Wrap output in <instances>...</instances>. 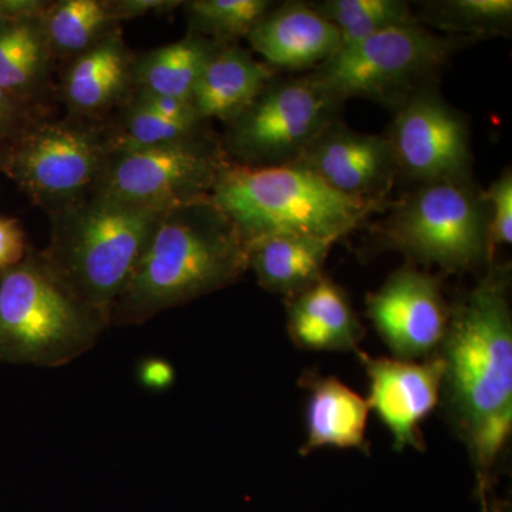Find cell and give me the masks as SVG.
I'll return each instance as SVG.
<instances>
[{
    "label": "cell",
    "instance_id": "6da1fadb",
    "mask_svg": "<svg viewBox=\"0 0 512 512\" xmlns=\"http://www.w3.org/2000/svg\"><path fill=\"white\" fill-rule=\"evenodd\" d=\"M510 271L491 266L476 288L450 309L439 355L451 419L470 451L481 500L512 431Z\"/></svg>",
    "mask_w": 512,
    "mask_h": 512
},
{
    "label": "cell",
    "instance_id": "7a4b0ae2",
    "mask_svg": "<svg viewBox=\"0 0 512 512\" xmlns=\"http://www.w3.org/2000/svg\"><path fill=\"white\" fill-rule=\"evenodd\" d=\"M248 249L234 222L211 197L168 208L146 251L111 306L110 325H141L237 282Z\"/></svg>",
    "mask_w": 512,
    "mask_h": 512
},
{
    "label": "cell",
    "instance_id": "3957f363",
    "mask_svg": "<svg viewBox=\"0 0 512 512\" xmlns=\"http://www.w3.org/2000/svg\"><path fill=\"white\" fill-rule=\"evenodd\" d=\"M168 208L90 192L49 212L50 242L42 254L64 284L110 319Z\"/></svg>",
    "mask_w": 512,
    "mask_h": 512
},
{
    "label": "cell",
    "instance_id": "277c9868",
    "mask_svg": "<svg viewBox=\"0 0 512 512\" xmlns=\"http://www.w3.org/2000/svg\"><path fill=\"white\" fill-rule=\"evenodd\" d=\"M211 200L234 222L245 244L275 234H305L339 241L375 208L332 190L301 165L229 163Z\"/></svg>",
    "mask_w": 512,
    "mask_h": 512
},
{
    "label": "cell",
    "instance_id": "5b68a950",
    "mask_svg": "<svg viewBox=\"0 0 512 512\" xmlns=\"http://www.w3.org/2000/svg\"><path fill=\"white\" fill-rule=\"evenodd\" d=\"M109 316L82 301L42 251L0 271V362L69 365L94 348Z\"/></svg>",
    "mask_w": 512,
    "mask_h": 512
},
{
    "label": "cell",
    "instance_id": "8992f818",
    "mask_svg": "<svg viewBox=\"0 0 512 512\" xmlns=\"http://www.w3.org/2000/svg\"><path fill=\"white\" fill-rule=\"evenodd\" d=\"M117 144L110 116L45 117L13 144L6 175L49 214L96 190Z\"/></svg>",
    "mask_w": 512,
    "mask_h": 512
},
{
    "label": "cell",
    "instance_id": "52a82bcc",
    "mask_svg": "<svg viewBox=\"0 0 512 512\" xmlns=\"http://www.w3.org/2000/svg\"><path fill=\"white\" fill-rule=\"evenodd\" d=\"M456 40L417 23L393 26L339 49L311 76L342 103L356 97L399 107L447 62Z\"/></svg>",
    "mask_w": 512,
    "mask_h": 512
},
{
    "label": "cell",
    "instance_id": "ba28073f",
    "mask_svg": "<svg viewBox=\"0 0 512 512\" xmlns=\"http://www.w3.org/2000/svg\"><path fill=\"white\" fill-rule=\"evenodd\" d=\"M342 101L312 76L271 80L237 119L228 124L227 156L244 165L292 164L330 126Z\"/></svg>",
    "mask_w": 512,
    "mask_h": 512
},
{
    "label": "cell",
    "instance_id": "9c48e42d",
    "mask_svg": "<svg viewBox=\"0 0 512 512\" xmlns=\"http://www.w3.org/2000/svg\"><path fill=\"white\" fill-rule=\"evenodd\" d=\"M384 237L393 248L448 272L490 261L487 207L467 183L421 185L387 220Z\"/></svg>",
    "mask_w": 512,
    "mask_h": 512
},
{
    "label": "cell",
    "instance_id": "30bf717a",
    "mask_svg": "<svg viewBox=\"0 0 512 512\" xmlns=\"http://www.w3.org/2000/svg\"><path fill=\"white\" fill-rule=\"evenodd\" d=\"M222 144L207 133L167 146L117 144L97 192L136 202L174 205L210 197L228 161Z\"/></svg>",
    "mask_w": 512,
    "mask_h": 512
},
{
    "label": "cell",
    "instance_id": "8fae6325",
    "mask_svg": "<svg viewBox=\"0 0 512 512\" xmlns=\"http://www.w3.org/2000/svg\"><path fill=\"white\" fill-rule=\"evenodd\" d=\"M424 86L400 104L387 137L397 171L421 185L467 183L471 165L467 121Z\"/></svg>",
    "mask_w": 512,
    "mask_h": 512
},
{
    "label": "cell",
    "instance_id": "7c38bea8",
    "mask_svg": "<svg viewBox=\"0 0 512 512\" xmlns=\"http://www.w3.org/2000/svg\"><path fill=\"white\" fill-rule=\"evenodd\" d=\"M366 313L396 359H427L440 350L450 308L434 276L413 268L394 272L369 293Z\"/></svg>",
    "mask_w": 512,
    "mask_h": 512
},
{
    "label": "cell",
    "instance_id": "4fadbf2b",
    "mask_svg": "<svg viewBox=\"0 0 512 512\" xmlns=\"http://www.w3.org/2000/svg\"><path fill=\"white\" fill-rule=\"evenodd\" d=\"M357 355L369 377L367 403L392 434L394 448L423 450L420 424L436 409L443 389L444 362L439 352L423 362Z\"/></svg>",
    "mask_w": 512,
    "mask_h": 512
},
{
    "label": "cell",
    "instance_id": "5bb4252c",
    "mask_svg": "<svg viewBox=\"0 0 512 512\" xmlns=\"http://www.w3.org/2000/svg\"><path fill=\"white\" fill-rule=\"evenodd\" d=\"M295 164L340 194L372 202L389 191L397 173L387 137L357 133L336 123Z\"/></svg>",
    "mask_w": 512,
    "mask_h": 512
},
{
    "label": "cell",
    "instance_id": "9a60e30c",
    "mask_svg": "<svg viewBox=\"0 0 512 512\" xmlns=\"http://www.w3.org/2000/svg\"><path fill=\"white\" fill-rule=\"evenodd\" d=\"M134 60L120 28L70 60L60 84L69 114L99 119L120 109L136 90Z\"/></svg>",
    "mask_w": 512,
    "mask_h": 512
},
{
    "label": "cell",
    "instance_id": "2e32d148",
    "mask_svg": "<svg viewBox=\"0 0 512 512\" xmlns=\"http://www.w3.org/2000/svg\"><path fill=\"white\" fill-rule=\"evenodd\" d=\"M247 39L274 70L318 69L340 47L339 30L306 3L272 8Z\"/></svg>",
    "mask_w": 512,
    "mask_h": 512
},
{
    "label": "cell",
    "instance_id": "e0dca14e",
    "mask_svg": "<svg viewBox=\"0 0 512 512\" xmlns=\"http://www.w3.org/2000/svg\"><path fill=\"white\" fill-rule=\"evenodd\" d=\"M288 330L298 348L316 352H359L365 335L346 293L325 276L288 299Z\"/></svg>",
    "mask_w": 512,
    "mask_h": 512
},
{
    "label": "cell",
    "instance_id": "ac0fdd59",
    "mask_svg": "<svg viewBox=\"0 0 512 512\" xmlns=\"http://www.w3.org/2000/svg\"><path fill=\"white\" fill-rule=\"evenodd\" d=\"M275 77V70L256 62L251 53L234 43L224 45L201 74L191 96L198 119L231 123Z\"/></svg>",
    "mask_w": 512,
    "mask_h": 512
},
{
    "label": "cell",
    "instance_id": "d6986e66",
    "mask_svg": "<svg viewBox=\"0 0 512 512\" xmlns=\"http://www.w3.org/2000/svg\"><path fill=\"white\" fill-rule=\"evenodd\" d=\"M335 239L305 234H275L247 244L248 268L266 291L291 299L323 278Z\"/></svg>",
    "mask_w": 512,
    "mask_h": 512
},
{
    "label": "cell",
    "instance_id": "ffe728a7",
    "mask_svg": "<svg viewBox=\"0 0 512 512\" xmlns=\"http://www.w3.org/2000/svg\"><path fill=\"white\" fill-rule=\"evenodd\" d=\"M306 404V441L301 454L323 447L369 450L366 441L369 403L336 377L309 376L303 380Z\"/></svg>",
    "mask_w": 512,
    "mask_h": 512
},
{
    "label": "cell",
    "instance_id": "44dd1931",
    "mask_svg": "<svg viewBox=\"0 0 512 512\" xmlns=\"http://www.w3.org/2000/svg\"><path fill=\"white\" fill-rule=\"evenodd\" d=\"M56 60L42 18L0 19V87L46 106Z\"/></svg>",
    "mask_w": 512,
    "mask_h": 512
},
{
    "label": "cell",
    "instance_id": "7402d4cb",
    "mask_svg": "<svg viewBox=\"0 0 512 512\" xmlns=\"http://www.w3.org/2000/svg\"><path fill=\"white\" fill-rule=\"evenodd\" d=\"M224 43L188 33L178 42L157 47L134 60L136 90L191 101L195 86Z\"/></svg>",
    "mask_w": 512,
    "mask_h": 512
},
{
    "label": "cell",
    "instance_id": "603a6c76",
    "mask_svg": "<svg viewBox=\"0 0 512 512\" xmlns=\"http://www.w3.org/2000/svg\"><path fill=\"white\" fill-rule=\"evenodd\" d=\"M43 25L56 62H70L120 28V20L110 0H59L50 2Z\"/></svg>",
    "mask_w": 512,
    "mask_h": 512
},
{
    "label": "cell",
    "instance_id": "cb8c5ba5",
    "mask_svg": "<svg viewBox=\"0 0 512 512\" xmlns=\"http://www.w3.org/2000/svg\"><path fill=\"white\" fill-rule=\"evenodd\" d=\"M312 6L339 30V49L356 45L384 29L416 23L410 6L400 0H326Z\"/></svg>",
    "mask_w": 512,
    "mask_h": 512
},
{
    "label": "cell",
    "instance_id": "d4e9b609",
    "mask_svg": "<svg viewBox=\"0 0 512 512\" xmlns=\"http://www.w3.org/2000/svg\"><path fill=\"white\" fill-rule=\"evenodd\" d=\"M268 0H191L184 2L190 33L231 45L248 37L259 20L274 8Z\"/></svg>",
    "mask_w": 512,
    "mask_h": 512
},
{
    "label": "cell",
    "instance_id": "484cf974",
    "mask_svg": "<svg viewBox=\"0 0 512 512\" xmlns=\"http://www.w3.org/2000/svg\"><path fill=\"white\" fill-rule=\"evenodd\" d=\"M114 120L120 143L131 147L167 146L205 134V121L168 119L150 109L134 93L120 107Z\"/></svg>",
    "mask_w": 512,
    "mask_h": 512
},
{
    "label": "cell",
    "instance_id": "4316f807",
    "mask_svg": "<svg viewBox=\"0 0 512 512\" xmlns=\"http://www.w3.org/2000/svg\"><path fill=\"white\" fill-rule=\"evenodd\" d=\"M426 20L448 32L497 35L511 26V0H446L426 6Z\"/></svg>",
    "mask_w": 512,
    "mask_h": 512
},
{
    "label": "cell",
    "instance_id": "83f0119b",
    "mask_svg": "<svg viewBox=\"0 0 512 512\" xmlns=\"http://www.w3.org/2000/svg\"><path fill=\"white\" fill-rule=\"evenodd\" d=\"M488 215V254L493 262L495 249L512 242V174L505 171L483 194Z\"/></svg>",
    "mask_w": 512,
    "mask_h": 512
},
{
    "label": "cell",
    "instance_id": "f1b7e54d",
    "mask_svg": "<svg viewBox=\"0 0 512 512\" xmlns=\"http://www.w3.org/2000/svg\"><path fill=\"white\" fill-rule=\"evenodd\" d=\"M45 117L46 106L19 99L0 87V141L15 144L30 127Z\"/></svg>",
    "mask_w": 512,
    "mask_h": 512
},
{
    "label": "cell",
    "instance_id": "f546056e",
    "mask_svg": "<svg viewBox=\"0 0 512 512\" xmlns=\"http://www.w3.org/2000/svg\"><path fill=\"white\" fill-rule=\"evenodd\" d=\"M28 252L20 222L15 218L0 217V271L20 264Z\"/></svg>",
    "mask_w": 512,
    "mask_h": 512
},
{
    "label": "cell",
    "instance_id": "4dcf8cb0",
    "mask_svg": "<svg viewBox=\"0 0 512 512\" xmlns=\"http://www.w3.org/2000/svg\"><path fill=\"white\" fill-rule=\"evenodd\" d=\"M117 19L141 18L147 15H165L183 6L180 0H110Z\"/></svg>",
    "mask_w": 512,
    "mask_h": 512
},
{
    "label": "cell",
    "instance_id": "1f68e13d",
    "mask_svg": "<svg viewBox=\"0 0 512 512\" xmlns=\"http://www.w3.org/2000/svg\"><path fill=\"white\" fill-rule=\"evenodd\" d=\"M134 94H136L138 99L143 101L144 104H147L150 109L157 111L161 116L168 117V119L200 120L197 114H195L194 109H192L191 101L158 96V94L141 92V90H134Z\"/></svg>",
    "mask_w": 512,
    "mask_h": 512
},
{
    "label": "cell",
    "instance_id": "d6a6232c",
    "mask_svg": "<svg viewBox=\"0 0 512 512\" xmlns=\"http://www.w3.org/2000/svg\"><path fill=\"white\" fill-rule=\"evenodd\" d=\"M174 377L173 367L163 359L150 357V359L143 360L138 366V379L148 389H167L174 383Z\"/></svg>",
    "mask_w": 512,
    "mask_h": 512
},
{
    "label": "cell",
    "instance_id": "836d02e7",
    "mask_svg": "<svg viewBox=\"0 0 512 512\" xmlns=\"http://www.w3.org/2000/svg\"><path fill=\"white\" fill-rule=\"evenodd\" d=\"M49 5L47 0H0V19L42 18Z\"/></svg>",
    "mask_w": 512,
    "mask_h": 512
},
{
    "label": "cell",
    "instance_id": "e575fe53",
    "mask_svg": "<svg viewBox=\"0 0 512 512\" xmlns=\"http://www.w3.org/2000/svg\"><path fill=\"white\" fill-rule=\"evenodd\" d=\"M13 143L0 141V174L8 173L10 158H12Z\"/></svg>",
    "mask_w": 512,
    "mask_h": 512
},
{
    "label": "cell",
    "instance_id": "d590c367",
    "mask_svg": "<svg viewBox=\"0 0 512 512\" xmlns=\"http://www.w3.org/2000/svg\"><path fill=\"white\" fill-rule=\"evenodd\" d=\"M483 512H501L500 510H498V508H493V510H491L490 507H488L487 504L483 505Z\"/></svg>",
    "mask_w": 512,
    "mask_h": 512
}]
</instances>
